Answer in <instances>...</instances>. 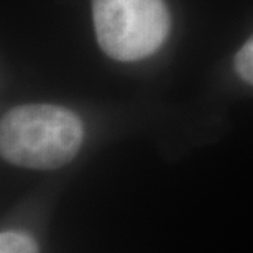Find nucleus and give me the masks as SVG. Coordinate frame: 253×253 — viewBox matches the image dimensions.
Here are the masks:
<instances>
[{"label": "nucleus", "instance_id": "obj_1", "mask_svg": "<svg viewBox=\"0 0 253 253\" xmlns=\"http://www.w3.org/2000/svg\"><path fill=\"white\" fill-rule=\"evenodd\" d=\"M84 140L81 119L51 104L10 109L0 122L3 160L28 169H58L79 153Z\"/></svg>", "mask_w": 253, "mask_h": 253}, {"label": "nucleus", "instance_id": "obj_2", "mask_svg": "<svg viewBox=\"0 0 253 253\" xmlns=\"http://www.w3.org/2000/svg\"><path fill=\"white\" fill-rule=\"evenodd\" d=\"M92 17L99 46L122 63L151 56L169 32L163 0H92Z\"/></svg>", "mask_w": 253, "mask_h": 253}, {"label": "nucleus", "instance_id": "obj_3", "mask_svg": "<svg viewBox=\"0 0 253 253\" xmlns=\"http://www.w3.org/2000/svg\"><path fill=\"white\" fill-rule=\"evenodd\" d=\"M0 253H38V245L23 232L5 230L0 235Z\"/></svg>", "mask_w": 253, "mask_h": 253}, {"label": "nucleus", "instance_id": "obj_4", "mask_svg": "<svg viewBox=\"0 0 253 253\" xmlns=\"http://www.w3.org/2000/svg\"><path fill=\"white\" fill-rule=\"evenodd\" d=\"M234 66H235L237 74H239L245 83L253 85V37L239 49V53L235 54Z\"/></svg>", "mask_w": 253, "mask_h": 253}]
</instances>
